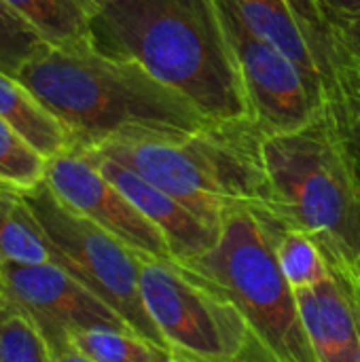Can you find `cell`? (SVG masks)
<instances>
[{
  "instance_id": "6da1fadb",
  "label": "cell",
  "mask_w": 360,
  "mask_h": 362,
  "mask_svg": "<svg viewBox=\"0 0 360 362\" xmlns=\"http://www.w3.org/2000/svg\"><path fill=\"white\" fill-rule=\"evenodd\" d=\"M91 47L182 93L208 121L250 117L216 0H81Z\"/></svg>"
},
{
  "instance_id": "7a4b0ae2",
  "label": "cell",
  "mask_w": 360,
  "mask_h": 362,
  "mask_svg": "<svg viewBox=\"0 0 360 362\" xmlns=\"http://www.w3.org/2000/svg\"><path fill=\"white\" fill-rule=\"evenodd\" d=\"M68 127L74 151L108 142H180L210 121L144 68L98 53L47 47L17 74Z\"/></svg>"
},
{
  "instance_id": "3957f363",
  "label": "cell",
  "mask_w": 360,
  "mask_h": 362,
  "mask_svg": "<svg viewBox=\"0 0 360 362\" xmlns=\"http://www.w3.org/2000/svg\"><path fill=\"white\" fill-rule=\"evenodd\" d=\"M267 212L312 235L329 265L354 276L360 255V187L331 115L261 144Z\"/></svg>"
},
{
  "instance_id": "277c9868",
  "label": "cell",
  "mask_w": 360,
  "mask_h": 362,
  "mask_svg": "<svg viewBox=\"0 0 360 362\" xmlns=\"http://www.w3.org/2000/svg\"><path fill=\"white\" fill-rule=\"evenodd\" d=\"M263 132L252 117L210 121L180 142L123 140L102 153L159 187L208 225L221 229L240 206L267 208Z\"/></svg>"
},
{
  "instance_id": "5b68a950",
  "label": "cell",
  "mask_w": 360,
  "mask_h": 362,
  "mask_svg": "<svg viewBox=\"0 0 360 362\" xmlns=\"http://www.w3.org/2000/svg\"><path fill=\"white\" fill-rule=\"evenodd\" d=\"M278 223L265 208L240 206L223 221L216 244L182 265L216 284L233 301L274 361L318 362L297 295L276 259Z\"/></svg>"
},
{
  "instance_id": "8992f818",
  "label": "cell",
  "mask_w": 360,
  "mask_h": 362,
  "mask_svg": "<svg viewBox=\"0 0 360 362\" xmlns=\"http://www.w3.org/2000/svg\"><path fill=\"white\" fill-rule=\"evenodd\" d=\"M140 293L170 352L208 362H246L267 352L233 301L176 259L140 255Z\"/></svg>"
},
{
  "instance_id": "52a82bcc",
  "label": "cell",
  "mask_w": 360,
  "mask_h": 362,
  "mask_svg": "<svg viewBox=\"0 0 360 362\" xmlns=\"http://www.w3.org/2000/svg\"><path fill=\"white\" fill-rule=\"evenodd\" d=\"M55 250V265L110 305L129 329L170 352L151 320L140 293V255L121 240L68 208L47 182L23 193Z\"/></svg>"
},
{
  "instance_id": "ba28073f",
  "label": "cell",
  "mask_w": 360,
  "mask_h": 362,
  "mask_svg": "<svg viewBox=\"0 0 360 362\" xmlns=\"http://www.w3.org/2000/svg\"><path fill=\"white\" fill-rule=\"evenodd\" d=\"M250 32L289 55L325 93L337 121L360 102V81L348 66L329 13L318 0H219Z\"/></svg>"
},
{
  "instance_id": "9c48e42d",
  "label": "cell",
  "mask_w": 360,
  "mask_h": 362,
  "mask_svg": "<svg viewBox=\"0 0 360 362\" xmlns=\"http://www.w3.org/2000/svg\"><path fill=\"white\" fill-rule=\"evenodd\" d=\"M219 2V0H216ZM221 6L250 117L263 134H286L331 115L320 87L280 49L250 32L227 6Z\"/></svg>"
},
{
  "instance_id": "30bf717a",
  "label": "cell",
  "mask_w": 360,
  "mask_h": 362,
  "mask_svg": "<svg viewBox=\"0 0 360 362\" xmlns=\"http://www.w3.org/2000/svg\"><path fill=\"white\" fill-rule=\"evenodd\" d=\"M0 291L17 301L34 318L51 352L70 348V335L83 329H129L127 322L110 305H106L83 282H79L55 263H2Z\"/></svg>"
},
{
  "instance_id": "8fae6325",
  "label": "cell",
  "mask_w": 360,
  "mask_h": 362,
  "mask_svg": "<svg viewBox=\"0 0 360 362\" xmlns=\"http://www.w3.org/2000/svg\"><path fill=\"white\" fill-rule=\"evenodd\" d=\"M49 189L74 212L89 218L138 255L174 259L163 233L81 151H66L47 163Z\"/></svg>"
},
{
  "instance_id": "7c38bea8",
  "label": "cell",
  "mask_w": 360,
  "mask_h": 362,
  "mask_svg": "<svg viewBox=\"0 0 360 362\" xmlns=\"http://www.w3.org/2000/svg\"><path fill=\"white\" fill-rule=\"evenodd\" d=\"M81 153H85L100 168V172L115 187H119L127 195V199L163 233L172 250V257L176 261L180 263L193 261L216 244L221 229L202 221L178 199H174L159 187L151 185L127 165L102 153L95 151H81Z\"/></svg>"
},
{
  "instance_id": "4fadbf2b",
  "label": "cell",
  "mask_w": 360,
  "mask_h": 362,
  "mask_svg": "<svg viewBox=\"0 0 360 362\" xmlns=\"http://www.w3.org/2000/svg\"><path fill=\"white\" fill-rule=\"evenodd\" d=\"M295 295L318 362H360V303L354 276L331 267L325 282Z\"/></svg>"
},
{
  "instance_id": "5bb4252c",
  "label": "cell",
  "mask_w": 360,
  "mask_h": 362,
  "mask_svg": "<svg viewBox=\"0 0 360 362\" xmlns=\"http://www.w3.org/2000/svg\"><path fill=\"white\" fill-rule=\"evenodd\" d=\"M0 119L15 127L47 159L74 148L62 119L15 74L0 70Z\"/></svg>"
},
{
  "instance_id": "9a60e30c",
  "label": "cell",
  "mask_w": 360,
  "mask_h": 362,
  "mask_svg": "<svg viewBox=\"0 0 360 362\" xmlns=\"http://www.w3.org/2000/svg\"><path fill=\"white\" fill-rule=\"evenodd\" d=\"M55 263V250L23 193L0 187V265Z\"/></svg>"
},
{
  "instance_id": "2e32d148",
  "label": "cell",
  "mask_w": 360,
  "mask_h": 362,
  "mask_svg": "<svg viewBox=\"0 0 360 362\" xmlns=\"http://www.w3.org/2000/svg\"><path fill=\"white\" fill-rule=\"evenodd\" d=\"M51 49L83 51L91 47L89 21L81 0H2Z\"/></svg>"
},
{
  "instance_id": "e0dca14e",
  "label": "cell",
  "mask_w": 360,
  "mask_h": 362,
  "mask_svg": "<svg viewBox=\"0 0 360 362\" xmlns=\"http://www.w3.org/2000/svg\"><path fill=\"white\" fill-rule=\"evenodd\" d=\"M274 248L280 272L295 293L312 288L331 276V265L318 242L299 229L278 223Z\"/></svg>"
},
{
  "instance_id": "ac0fdd59",
  "label": "cell",
  "mask_w": 360,
  "mask_h": 362,
  "mask_svg": "<svg viewBox=\"0 0 360 362\" xmlns=\"http://www.w3.org/2000/svg\"><path fill=\"white\" fill-rule=\"evenodd\" d=\"M70 348L93 362H159L166 350L132 329L95 327L70 335Z\"/></svg>"
},
{
  "instance_id": "d6986e66",
  "label": "cell",
  "mask_w": 360,
  "mask_h": 362,
  "mask_svg": "<svg viewBox=\"0 0 360 362\" xmlns=\"http://www.w3.org/2000/svg\"><path fill=\"white\" fill-rule=\"evenodd\" d=\"M0 362H53L34 318L0 291Z\"/></svg>"
},
{
  "instance_id": "ffe728a7",
  "label": "cell",
  "mask_w": 360,
  "mask_h": 362,
  "mask_svg": "<svg viewBox=\"0 0 360 362\" xmlns=\"http://www.w3.org/2000/svg\"><path fill=\"white\" fill-rule=\"evenodd\" d=\"M49 159L0 119V187L30 193L47 178Z\"/></svg>"
},
{
  "instance_id": "44dd1931",
  "label": "cell",
  "mask_w": 360,
  "mask_h": 362,
  "mask_svg": "<svg viewBox=\"0 0 360 362\" xmlns=\"http://www.w3.org/2000/svg\"><path fill=\"white\" fill-rule=\"evenodd\" d=\"M49 45L0 0V70L19 74Z\"/></svg>"
},
{
  "instance_id": "7402d4cb",
  "label": "cell",
  "mask_w": 360,
  "mask_h": 362,
  "mask_svg": "<svg viewBox=\"0 0 360 362\" xmlns=\"http://www.w3.org/2000/svg\"><path fill=\"white\" fill-rule=\"evenodd\" d=\"M335 40L360 81V17H344V19H331Z\"/></svg>"
},
{
  "instance_id": "603a6c76",
  "label": "cell",
  "mask_w": 360,
  "mask_h": 362,
  "mask_svg": "<svg viewBox=\"0 0 360 362\" xmlns=\"http://www.w3.org/2000/svg\"><path fill=\"white\" fill-rule=\"evenodd\" d=\"M342 134V142L346 146L352 172L356 176L360 187V102H356L342 119L335 121Z\"/></svg>"
},
{
  "instance_id": "cb8c5ba5",
  "label": "cell",
  "mask_w": 360,
  "mask_h": 362,
  "mask_svg": "<svg viewBox=\"0 0 360 362\" xmlns=\"http://www.w3.org/2000/svg\"><path fill=\"white\" fill-rule=\"evenodd\" d=\"M331 19L360 17V0H323Z\"/></svg>"
},
{
  "instance_id": "d4e9b609",
  "label": "cell",
  "mask_w": 360,
  "mask_h": 362,
  "mask_svg": "<svg viewBox=\"0 0 360 362\" xmlns=\"http://www.w3.org/2000/svg\"><path fill=\"white\" fill-rule=\"evenodd\" d=\"M53 362H93L87 356H83L81 352H76L74 348H64V350H55L53 352Z\"/></svg>"
},
{
  "instance_id": "484cf974",
  "label": "cell",
  "mask_w": 360,
  "mask_h": 362,
  "mask_svg": "<svg viewBox=\"0 0 360 362\" xmlns=\"http://www.w3.org/2000/svg\"><path fill=\"white\" fill-rule=\"evenodd\" d=\"M159 362H208V361H199V358H191V356H185V354H176V352H163ZM252 362H276L272 358H261V361H252Z\"/></svg>"
},
{
  "instance_id": "4316f807",
  "label": "cell",
  "mask_w": 360,
  "mask_h": 362,
  "mask_svg": "<svg viewBox=\"0 0 360 362\" xmlns=\"http://www.w3.org/2000/svg\"><path fill=\"white\" fill-rule=\"evenodd\" d=\"M354 282H356V286L360 288V255L359 259H356V265H354Z\"/></svg>"
},
{
  "instance_id": "83f0119b",
  "label": "cell",
  "mask_w": 360,
  "mask_h": 362,
  "mask_svg": "<svg viewBox=\"0 0 360 362\" xmlns=\"http://www.w3.org/2000/svg\"><path fill=\"white\" fill-rule=\"evenodd\" d=\"M354 284H356V282H354ZM356 293H359V303H360V288H359V286H356Z\"/></svg>"
},
{
  "instance_id": "f1b7e54d",
  "label": "cell",
  "mask_w": 360,
  "mask_h": 362,
  "mask_svg": "<svg viewBox=\"0 0 360 362\" xmlns=\"http://www.w3.org/2000/svg\"><path fill=\"white\" fill-rule=\"evenodd\" d=\"M318 2H320V4H323V0H318ZM323 6H325V4H323Z\"/></svg>"
}]
</instances>
